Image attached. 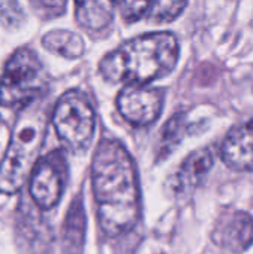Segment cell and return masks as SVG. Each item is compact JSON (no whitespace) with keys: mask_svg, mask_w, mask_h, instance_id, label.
I'll return each mask as SVG.
<instances>
[{"mask_svg":"<svg viewBox=\"0 0 253 254\" xmlns=\"http://www.w3.org/2000/svg\"><path fill=\"white\" fill-rule=\"evenodd\" d=\"M91 183L97 217L107 237L130 231L139 220L140 192L134 162L116 140H103L92 158Z\"/></svg>","mask_w":253,"mask_h":254,"instance_id":"cell-1","label":"cell"},{"mask_svg":"<svg viewBox=\"0 0 253 254\" xmlns=\"http://www.w3.org/2000/svg\"><path fill=\"white\" fill-rule=\"evenodd\" d=\"M177 58L179 43L171 33H151L109 52L100 63V73L112 83L146 85L167 76Z\"/></svg>","mask_w":253,"mask_h":254,"instance_id":"cell-2","label":"cell"},{"mask_svg":"<svg viewBox=\"0 0 253 254\" xmlns=\"http://www.w3.org/2000/svg\"><path fill=\"white\" fill-rule=\"evenodd\" d=\"M42 98L21 110L12 131L7 150L0 162V193L13 195L30 179L43 144L46 113Z\"/></svg>","mask_w":253,"mask_h":254,"instance_id":"cell-3","label":"cell"},{"mask_svg":"<svg viewBox=\"0 0 253 254\" xmlns=\"http://www.w3.org/2000/svg\"><path fill=\"white\" fill-rule=\"evenodd\" d=\"M46 88L45 68L28 48H19L7 60L0 76V106L1 107H27L42 98Z\"/></svg>","mask_w":253,"mask_h":254,"instance_id":"cell-4","label":"cell"},{"mask_svg":"<svg viewBox=\"0 0 253 254\" xmlns=\"http://www.w3.org/2000/svg\"><path fill=\"white\" fill-rule=\"evenodd\" d=\"M52 125L58 138L70 150L85 152L95 129V115L88 97L81 91L66 92L55 104Z\"/></svg>","mask_w":253,"mask_h":254,"instance_id":"cell-5","label":"cell"},{"mask_svg":"<svg viewBox=\"0 0 253 254\" xmlns=\"http://www.w3.org/2000/svg\"><path fill=\"white\" fill-rule=\"evenodd\" d=\"M66 183V161L60 152H51L39 159L30 176V195L42 210L54 208L63 195Z\"/></svg>","mask_w":253,"mask_h":254,"instance_id":"cell-6","label":"cell"},{"mask_svg":"<svg viewBox=\"0 0 253 254\" xmlns=\"http://www.w3.org/2000/svg\"><path fill=\"white\" fill-rule=\"evenodd\" d=\"M119 113L136 127L151 125L163 110V94L145 85H127L116 98Z\"/></svg>","mask_w":253,"mask_h":254,"instance_id":"cell-7","label":"cell"},{"mask_svg":"<svg viewBox=\"0 0 253 254\" xmlns=\"http://www.w3.org/2000/svg\"><path fill=\"white\" fill-rule=\"evenodd\" d=\"M212 238L230 254H242L253 244V217L240 210H228L216 220Z\"/></svg>","mask_w":253,"mask_h":254,"instance_id":"cell-8","label":"cell"},{"mask_svg":"<svg viewBox=\"0 0 253 254\" xmlns=\"http://www.w3.org/2000/svg\"><path fill=\"white\" fill-rule=\"evenodd\" d=\"M213 164L215 156L210 149H198L192 152L170 180L171 190L177 196H183L194 192L210 173Z\"/></svg>","mask_w":253,"mask_h":254,"instance_id":"cell-9","label":"cell"},{"mask_svg":"<svg viewBox=\"0 0 253 254\" xmlns=\"http://www.w3.org/2000/svg\"><path fill=\"white\" fill-rule=\"evenodd\" d=\"M221 156L233 170L253 171V121L230 132L222 144Z\"/></svg>","mask_w":253,"mask_h":254,"instance_id":"cell-10","label":"cell"},{"mask_svg":"<svg viewBox=\"0 0 253 254\" xmlns=\"http://www.w3.org/2000/svg\"><path fill=\"white\" fill-rule=\"evenodd\" d=\"M75 6L81 27L97 33L112 22L118 0H75Z\"/></svg>","mask_w":253,"mask_h":254,"instance_id":"cell-11","label":"cell"},{"mask_svg":"<svg viewBox=\"0 0 253 254\" xmlns=\"http://www.w3.org/2000/svg\"><path fill=\"white\" fill-rule=\"evenodd\" d=\"M42 45L49 52L61 55L69 60L79 58L85 51L82 37L69 30H52L42 37Z\"/></svg>","mask_w":253,"mask_h":254,"instance_id":"cell-12","label":"cell"},{"mask_svg":"<svg viewBox=\"0 0 253 254\" xmlns=\"http://www.w3.org/2000/svg\"><path fill=\"white\" fill-rule=\"evenodd\" d=\"M186 0H154V4L148 13L149 21L164 24L176 19L185 9Z\"/></svg>","mask_w":253,"mask_h":254,"instance_id":"cell-13","label":"cell"},{"mask_svg":"<svg viewBox=\"0 0 253 254\" xmlns=\"http://www.w3.org/2000/svg\"><path fill=\"white\" fill-rule=\"evenodd\" d=\"M183 132H185V119L180 115L173 116L166 124L164 131H163V138H161V146H160L161 155L170 153L182 141Z\"/></svg>","mask_w":253,"mask_h":254,"instance_id":"cell-14","label":"cell"},{"mask_svg":"<svg viewBox=\"0 0 253 254\" xmlns=\"http://www.w3.org/2000/svg\"><path fill=\"white\" fill-rule=\"evenodd\" d=\"M154 0H118V9L125 22H136L148 16Z\"/></svg>","mask_w":253,"mask_h":254,"instance_id":"cell-15","label":"cell"},{"mask_svg":"<svg viewBox=\"0 0 253 254\" xmlns=\"http://www.w3.org/2000/svg\"><path fill=\"white\" fill-rule=\"evenodd\" d=\"M24 21V12L18 0H0V24L6 28H16Z\"/></svg>","mask_w":253,"mask_h":254,"instance_id":"cell-16","label":"cell"},{"mask_svg":"<svg viewBox=\"0 0 253 254\" xmlns=\"http://www.w3.org/2000/svg\"><path fill=\"white\" fill-rule=\"evenodd\" d=\"M67 0H30L34 12L42 18H55L64 13Z\"/></svg>","mask_w":253,"mask_h":254,"instance_id":"cell-17","label":"cell"}]
</instances>
